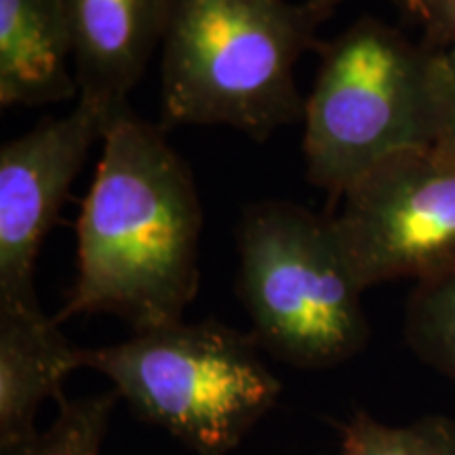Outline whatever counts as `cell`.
I'll return each mask as SVG.
<instances>
[{
  "label": "cell",
  "mask_w": 455,
  "mask_h": 455,
  "mask_svg": "<svg viewBox=\"0 0 455 455\" xmlns=\"http://www.w3.org/2000/svg\"><path fill=\"white\" fill-rule=\"evenodd\" d=\"M321 66L306 100V175L333 201L436 133L435 49L378 17H361L318 44Z\"/></svg>",
  "instance_id": "obj_3"
},
{
  "label": "cell",
  "mask_w": 455,
  "mask_h": 455,
  "mask_svg": "<svg viewBox=\"0 0 455 455\" xmlns=\"http://www.w3.org/2000/svg\"><path fill=\"white\" fill-rule=\"evenodd\" d=\"M78 98L116 121L163 43L169 0H64Z\"/></svg>",
  "instance_id": "obj_8"
},
{
  "label": "cell",
  "mask_w": 455,
  "mask_h": 455,
  "mask_svg": "<svg viewBox=\"0 0 455 455\" xmlns=\"http://www.w3.org/2000/svg\"><path fill=\"white\" fill-rule=\"evenodd\" d=\"M405 335L426 365L455 384V266L415 283L407 304Z\"/></svg>",
  "instance_id": "obj_11"
},
{
  "label": "cell",
  "mask_w": 455,
  "mask_h": 455,
  "mask_svg": "<svg viewBox=\"0 0 455 455\" xmlns=\"http://www.w3.org/2000/svg\"><path fill=\"white\" fill-rule=\"evenodd\" d=\"M435 101L436 133L432 150L455 161V44L435 49Z\"/></svg>",
  "instance_id": "obj_14"
},
{
  "label": "cell",
  "mask_w": 455,
  "mask_h": 455,
  "mask_svg": "<svg viewBox=\"0 0 455 455\" xmlns=\"http://www.w3.org/2000/svg\"><path fill=\"white\" fill-rule=\"evenodd\" d=\"M238 298L259 348L298 369H331L367 346L363 287L331 215L259 201L238 226Z\"/></svg>",
  "instance_id": "obj_5"
},
{
  "label": "cell",
  "mask_w": 455,
  "mask_h": 455,
  "mask_svg": "<svg viewBox=\"0 0 455 455\" xmlns=\"http://www.w3.org/2000/svg\"><path fill=\"white\" fill-rule=\"evenodd\" d=\"M64 0H0V106L78 98Z\"/></svg>",
  "instance_id": "obj_10"
},
{
  "label": "cell",
  "mask_w": 455,
  "mask_h": 455,
  "mask_svg": "<svg viewBox=\"0 0 455 455\" xmlns=\"http://www.w3.org/2000/svg\"><path fill=\"white\" fill-rule=\"evenodd\" d=\"M116 392L60 398V411L44 432L11 455H101Z\"/></svg>",
  "instance_id": "obj_13"
},
{
  "label": "cell",
  "mask_w": 455,
  "mask_h": 455,
  "mask_svg": "<svg viewBox=\"0 0 455 455\" xmlns=\"http://www.w3.org/2000/svg\"><path fill=\"white\" fill-rule=\"evenodd\" d=\"M81 369L108 378L146 422L196 455H228L281 396L253 335L224 323H173L101 348H81Z\"/></svg>",
  "instance_id": "obj_4"
},
{
  "label": "cell",
  "mask_w": 455,
  "mask_h": 455,
  "mask_svg": "<svg viewBox=\"0 0 455 455\" xmlns=\"http://www.w3.org/2000/svg\"><path fill=\"white\" fill-rule=\"evenodd\" d=\"M81 348L61 333L41 306L0 304V455L36 439L38 409L61 396L64 379L76 369Z\"/></svg>",
  "instance_id": "obj_9"
},
{
  "label": "cell",
  "mask_w": 455,
  "mask_h": 455,
  "mask_svg": "<svg viewBox=\"0 0 455 455\" xmlns=\"http://www.w3.org/2000/svg\"><path fill=\"white\" fill-rule=\"evenodd\" d=\"M114 121L87 100L0 150V304L41 306L34 266L91 146Z\"/></svg>",
  "instance_id": "obj_7"
},
{
  "label": "cell",
  "mask_w": 455,
  "mask_h": 455,
  "mask_svg": "<svg viewBox=\"0 0 455 455\" xmlns=\"http://www.w3.org/2000/svg\"><path fill=\"white\" fill-rule=\"evenodd\" d=\"M327 3H333V4H341V3H344V0H327Z\"/></svg>",
  "instance_id": "obj_16"
},
{
  "label": "cell",
  "mask_w": 455,
  "mask_h": 455,
  "mask_svg": "<svg viewBox=\"0 0 455 455\" xmlns=\"http://www.w3.org/2000/svg\"><path fill=\"white\" fill-rule=\"evenodd\" d=\"M327 0H169L163 34L164 124H221L255 141L304 118L295 66L318 49Z\"/></svg>",
  "instance_id": "obj_2"
},
{
  "label": "cell",
  "mask_w": 455,
  "mask_h": 455,
  "mask_svg": "<svg viewBox=\"0 0 455 455\" xmlns=\"http://www.w3.org/2000/svg\"><path fill=\"white\" fill-rule=\"evenodd\" d=\"M339 198L331 220L365 289L422 283L455 266V161L432 148L403 152Z\"/></svg>",
  "instance_id": "obj_6"
},
{
  "label": "cell",
  "mask_w": 455,
  "mask_h": 455,
  "mask_svg": "<svg viewBox=\"0 0 455 455\" xmlns=\"http://www.w3.org/2000/svg\"><path fill=\"white\" fill-rule=\"evenodd\" d=\"M76 224V278L64 323L112 315L133 333L173 325L198 293L203 207L163 129L127 110L104 135Z\"/></svg>",
  "instance_id": "obj_1"
},
{
  "label": "cell",
  "mask_w": 455,
  "mask_h": 455,
  "mask_svg": "<svg viewBox=\"0 0 455 455\" xmlns=\"http://www.w3.org/2000/svg\"><path fill=\"white\" fill-rule=\"evenodd\" d=\"M424 34V44L441 49L455 44V0H395Z\"/></svg>",
  "instance_id": "obj_15"
},
{
  "label": "cell",
  "mask_w": 455,
  "mask_h": 455,
  "mask_svg": "<svg viewBox=\"0 0 455 455\" xmlns=\"http://www.w3.org/2000/svg\"><path fill=\"white\" fill-rule=\"evenodd\" d=\"M338 455H455V422L443 415L388 424L356 411L341 424Z\"/></svg>",
  "instance_id": "obj_12"
}]
</instances>
